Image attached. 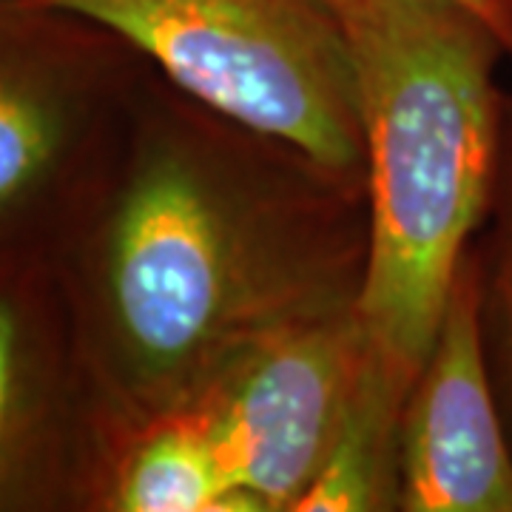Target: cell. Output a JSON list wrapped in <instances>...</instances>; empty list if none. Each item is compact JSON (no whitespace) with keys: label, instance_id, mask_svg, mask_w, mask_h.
I'll use <instances>...</instances> for the list:
<instances>
[{"label":"cell","instance_id":"6da1fadb","mask_svg":"<svg viewBox=\"0 0 512 512\" xmlns=\"http://www.w3.org/2000/svg\"><path fill=\"white\" fill-rule=\"evenodd\" d=\"M109 430L180 413L256 339L359 305L365 183L205 109L151 66L52 256Z\"/></svg>","mask_w":512,"mask_h":512},{"label":"cell","instance_id":"7a4b0ae2","mask_svg":"<svg viewBox=\"0 0 512 512\" xmlns=\"http://www.w3.org/2000/svg\"><path fill=\"white\" fill-rule=\"evenodd\" d=\"M365 134L367 339L419 373L461 262L493 211L507 148L510 55L453 0H333Z\"/></svg>","mask_w":512,"mask_h":512},{"label":"cell","instance_id":"3957f363","mask_svg":"<svg viewBox=\"0 0 512 512\" xmlns=\"http://www.w3.org/2000/svg\"><path fill=\"white\" fill-rule=\"evenodd\" d=\"M109 29L174 89L365 183L348 29L333 0H37Z\"/></svg>","mask_w":512,"mask_h":512},{"label":"cell","instance_id":"277c9868","mask_svg":"<svg viewBox=\"0 0 512 512\" xmlns=\"http://www.w3.org/2000/svg\"><path fill=\"white\" fill-rule=\"evenodd\" d=\"M148 63L92 20L0 0V256H46L106 180Z\"/></svg>","mask_w":512,"mask_h":512},{"label":"cell","instance_id":"5b68a950","mask_svg":"<svg viewBox=\"0 0 512 512\" xmlns=\"http://www.w3.org/2000/svg\"><path fill=\"white\" fill-rule=\"evenodd\" d=\"M359 305L316 313L237 353L188 404L256 512H293L348 413L367 356Z\"/></svg>","mask_w":512,"mask_h":512},{"label":"cell","instance_id":"8992f818","mask_svg":"<svg viewBox=\"0 0 512 512\" xmlns=\"http://www.w3.org/2000/svg\"><path fill=\"white\" fill-rule=\"evenodd\" d=\"M100 407L46 256H0V512H89Z\"/></svg>","mask_w":512,"mask_h":512},{"label":"cell","instance_id":"52a82bcc","mask_svg":"<svg viewBox=\"0 0 512 512\" xmlns=\"http://www.w3.org/2000/svg\"><path fill=\"white\" fill-rule=\"evenodd\" d=\"M399 512H512V439L484 336L478 245L404 404Z\"/></svg>","mask_w":512,"mask_h":512},{"label":"cell","instance_id":"ba28073f","mask_svg":"<svg viewBox=\"0 0 512 512\" xmlns=\"http://www.w3.org/2000/svg\"><path fill=\"white\" fill-rule=\"evenodd\" d=\"M89 512H256L234 487L214 444L185 413L109 430Z\"/></svg>","mask_w":512,"mask_h":512},{"label":"cell","instance_id":"9c48e42d","mask_svg":"<svg viewBox=\"0 0 512 512\" xmlns=\"http://www.w3.org/2000/svg\"><path fill=\"white\" fill-rule=\"evenodd\" d=\"M416 370L373 342L342 427L293 512H387L399 507V441Z\"/></svg>","mask_w":512,"mask_h":512},{"label":"cell","instance_id":"30bf717a","mask_svg":"<svg viewBox=\"0 0 512 512\" xmlns=\"http://www.w3.org/2000/svg\"><path fill=\"white\" fill-rule=\"evenodd\" d=\"M495 225L481 254V285H484V336L493 367V382L501 399L512 439V128L507 126L504 168L493 202Z\"/></svg>","mask_w":512,"mask_h":512},{"label":"cell","instance_id":"8fae6325","mask_svg":"<svg viewBox=\"0 0 512 512\" xmlns=\"http://www.w3.org/2000/svg\"><path fill=\"white\" fill-rule=\"evenodd\" d=\"M453 3L478 15L504 40L507 52H512V0H453Z\"/></svg>","mask_w":512,"mask_h":512},{"label":"cell","instance_id":"7c38bea8","mask_svg":"<svg viewBox=\"0 0 512 512\" xmlns=\"http://www.w3.org/2000/svg\"><path fill=\"white\" fill-rule=\"evenodd\" d=\"M510 57H512V52H510Z\"/></svg>","mask_w":512,"mask_h":512}]
</instances>
